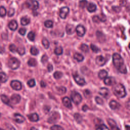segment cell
<instances>
[{"mask_svg":"<svg viewBox=\"0 0 130 130\" xmlns=\"http://www.w3.org/2000/svg\"><path fill=\"white\" fill-rule=\"evenodd\" d=\"M8 27L11 30H13V31L15 30L18 27V24L17 21L15 20H11L8 24Z\"/></svg>","mask_w":130,"mask_h":130,"instance_id":"19","label":"cell"},{"mask_svg":"<svg viewBox=\"0 0 130 130\" xmlns=\"http://www.w3.org/2000/svg\"><path fill=\"white\" fill-rule=\"evenodd\" d=\"M8 66L12 70H16L18 69L20 64V61L15 57H12L10 58L8 62Z\"/></svg>","mask_w":130,"mask_h":130,"instance_id":"3","label":"cell"},{"mask_svg":"<svg viewBox=\"0 0 130 130\" xmlns=\"http://www.w3.org/2000/svg\"><path fill=\"white\" fill-rule=\"evenodd\" d=\"M87 9L88 12H93L96 10V6L94 4H93L92 3H90L88 4V5L87 6Z\"/></svg>","mask_w":130,"mask_h":130,"instance_id":"22","label":"cell"},{"mask_svg":"<svg viewBox=\"0 0 130 130\" xmlns=\"http://www.w3.org/2000/svg\"><path fill=\"white\" fill-rule=\"evenodd\" d=\"M63 53V49L61 47H57L54 49V53L57 55H60Z\"/></svg>","mask_w":130,"mask_h":130,"instance_id":"29","label":"cell"},{"mask_svg":"<svg viewBox=\"0 0 130 130\" xmlns=\"http://www.w3.org/2000/svg\"><path fill=\"white\" fill-rule=\"evenodd\" d=\"M44 25L47 28H51L53 27V22L50 20H47L45 21L44 22Z\"/></svg>","mask_w":130,"mask_h":130,"instance_id":"33","label":"cell"},{"mask_svg":"<svg viewBox=\"0 0 130 130\" xmlns=\"http://www.w3.org/2000/svg\"><path fill=\"white\" fill-rule=\"evenodd\" d=\"M15 13V10L13 8H10L8 11V15L9 17H12Z\"/></svg>","mask_w":130,"mask_h":130,"instance_id":"48","label":"cell"},{"mask_svg":"<svg viewBox=\"0 0 130 130\" xmlns=\"http://www.w3.org/2000/svg\"><path fill=\"white\" fill-rule=\"evenodd\" d=\"M83 93H84V96H85V97H86L87 98H88V97H89V95H90V91L89 90H88V89L85 90L84 91Z\"/></svg>","mask_w":130,"mask_h":130,"instance_id":"51","label":"cell"},{"mask_svg":"<svg viewBox=\"0 0 130 130\" xmlns=\"http://www.w3.org/2000/svg\"><path fill=\"white\" fill-rule=\"evenodd\" d=\"M27 38L30 41H34L35 40V33L32 31H30L27 35Z\"/></svg>","mask_w":130,"mask_h":130,"instance_id":"36","label":"cell"},{"mask_svg":"<svg viewBox=\"0 0 130 130\" xmlns=\"http://www.w3.org/2000/svg\"><path fill=\"white\" fill-rule=\"evenodd\" d=\"M53 69V66H52L51 64L49 63V64H48V66H47V70H48V71L49 72H51L52 71Z\"/></svg>","mask_w":130,"mask_h":130,"instance_id":"52","label":"cell"},{"mask_svg":"<svg viewBox=\"0 0 130 130\" xmlns=\"http://www.w3.org/2000/svg\"><path fill=\"white\" fill-rule=\"evenodd\" d=\"M108 124L109 125L111 130H120L119 127L117 126V125L116 122L112 119L109 118L107 120Z\"/></svg>","mask_w":130,"mask_h":130,"instance_id":"10","label":"cell"},{"mask_svg":"<svg viewBox=\"0 0 130 130\" xmlns=\"http://www.w3.org/2000/svg\"><path fill=\"white\" fill-rule=\"evenodd\" d=\"M0 84H1V82H0Z\"/></svg>","mask_w":130,"mask_h":130,"instance_id":"60","label":"cell"},{"mask_svg":"<svg viewBox=\"0 0 130 130\" xmlns=\"http://www.w3.org/2000/svg\"><path fill=\"white\" fill-rule=\"evenodd\" d=\"M0 130H4V129H2V128H0Z\"/></svg>","mask_w":130,"mask_h":130,"instance_id":"57","label":"cell"},{"mask_svg":"<svg viewBox=\"0 0 130 130\" xmlns=\"http://www.w3.org/2000/svg\"><path fill=\"white\" fill-rule=\"evenodd\" d=\"M0 116H1V114H0Z\"/></svg>","mask_w":130,"mask_h":130,"instance_id":"59","label":"cell"},{"mask_svg":"<svg viewBox=\"0 0 130 130\" xmlns=\"http://www.w3.org/2000/svg\"><path fill=\"white\" fill-rule=\"evenodd\" d=\"M95 62L99 66H103L106 63L105 58L102 55L98 56L95 58Z\"/></svg>","mask_w":130,"mask_h":130,"instance_id":"12","label":"cell"},{"mask_svg":"<svg viewBox=\"0 0 130 130\" xmlns=\"http://www.w3.org/2000/svg\"><path fill=\"white\" fill-rule=\"evenodd\" d=\"M76 31L77 35L79 37H83L85 34V28L83 25L81 24L77 26L76 28Z\"/></svg>","mask_w":130,"mask_h":130,"instance_id":"9","label":"cell"},{"mask_svg":"<svg viewBox=\"0 0 130 130\" xmlns=\"http://www.w3.org/2000/svg\"><path fill=\"white\" fill-rule=\"evenodd\" d=\"M74 118L76 122L78 123H80L82 120V117L81 115L79 113H75L74 114Z\"/></svg>","mask_w":130,"mask_h":130,"instance_id":"30","label":"cell"},{"mask_svg":"<svg viewBox=\"0 0 130 130\" xmlns=\"http://www.w3.org/2000/svg\"><path fill=\"white\" fill-rule=\"evenodd\" d=\"M104 82L107 85H112L115 83V80L112 77H106L104 79Z\"/></svg>","mask_w":130,"mask_h":130,"instance_id":"17","label":"cell"},{"mask_svg":"<svg viewBox=\"0 0 130 130\" xmlns=\"http://www.w3.org/2000/svg\"><path fill=\"white\" fill-rule=\"evenodd\" d=\"M73 78L74 79V80L75 82L80 86H83L85 84L86 82L84 80V78L82 77L81 76L78 75V74H74L73 75Z\"/></svg>","mask_w":130,"mask_h":130,"instance_id":"6","label":"cell"},{"mask_svg":"<svg viewBox=\"0 0 130 130\" xmlns=\"http://www.w3.org/2000/svg\"><path fill=\"white\" fill-rule=\"evenodd\" d=\"M80 49H81V50L83 52H85V53L88 52V51H89L88 46L86 44H82L81 45Z\"/></svg>","mask_w":130,"mask_h":130,"instance_id":"35","label":"cell"},{"mask_svg":"<svg viewBox=\"0 0 130 130\" xmlns=\"http://www.w3.org/2000/svg\"><path fill=\"white\" fill-rule=\"evenodd\" d=\"M66 32L68 35H72L74 34L76 30V28H75L74 26L72 24H68L66 26Z\"/></svg>","mask_w":130,"mask_h":130,"instance_id":"18","label":"cell"},{"mask_svg":"<svg viewBox=\"0 0 130 130\" xmlns=\"http://www.w3.org/2000/svg\"><path fill=\"white\" fill-rule=\"evenodd\" d=\"M8 80V76L4 72H0V82L5 83Z\"/></svg>","mask_w":130,"mask_h":130,"instance_id":"25","label":"cell"},{"mask_svg":"<svg viewBox=\"0 0 130 130\" xmlns=\"http://www.w3.org/2000/svg\"><path fill=\"white\" fill-rule=\"evenodd\" d=\"M113 92L114 94L119 98H124L126 94L124 86L120 83L116 84L114 86L113 88Z\"/></svg>","mask_w":130,"mask_h":130,"instance_id":"2","label":"cell"},{"mask_svg":"<svg viewBox=\"0 0 130 130\" xmlns=\"http://www.w3.org/2000/svg\"><path fill=\"white\" fill-rule=\"evenodd\" d=\"M57 89H58L59 92L61 93V94H63L66 92V88L64 87L61 86V87H58Z\"/></svg>","mask_w":130,"mask_h":130,"instance_id":"47","label":"cell"},{"mask_svg":"<svg viewBox=\"0 0 130 130\" xmlns=\"http://www.w3.org/2000/svg\"><path fill=\"white\" fill-rule=\"evenodd\" d=\"M109 107L113 110H116L119 109L120 107V105L115 100H112L109 103Z\"/></svg>","mask_w":130,"mask_h":130,"instance_id":"20","label":"cell"},{"mask_svg":"<svg viewBox=\"0 0 130 130\" xmlns=\"http://www.w3.org/2000/svg\"><path fill=\"white\" fill-rule=\"evenodd\" d=\"M9 50L12 52H16L17 50V47L14 44H11L9 46Z\"/></svg>","mask_w":130,"mask_h":130,"instance_id":"44","label":"cell"},{"mask_svg":"<svg viewBox=\"0 0 130 130\" xmlns=\"http://www.w3.org/2000/svg\"><path fill=\"white\" fill-rule=\"evenodd\" d=\"M48 56L44 54V55L42 56V57L41 58V62L43 64H44V63H45L48 61Z\"/></svg>","mask_w":130,"mask_h":130,"instance_id":"46","label":"cell"},{"mask_svg":"<svg viewBox=\"0 0 130 130\" xmlns=\"http://www.w3.org/2000/svg\"><path fill=\"white\" fill-rule=\"evenodd\" d=\"M6 13L7 11L6 8L3 6L0 7V16L4 17L6 15Z\"/></svg>","mask_w":130,"mask_h":130,"instance_id":"38","label":"cell"},{"mask_svg":"<svg viewBox=\"0 0 130 130\" xmlns=\"http://www.w3.org/2000/svg\"><path fill=\"white\" fill-rule=\"evenodd\" d=\"M69 12V8L67 7L61 8L59 12V16L62 19H65Z\"/></svg>","mask_w":130,"mask_h":130,"instance_id":"8","label":"cell"},{"mask_svg":"<svg viewBox=\"0 0 130 130\" xmlns=\"http://www.w3.org/2000/svg\"><path fill=\"white\" fill-rule=\"evenodd\" d=\"M14 120L15 121V122H16L17 123H23L25 120L24 117L22 115H21V114H20L19 113H15L14 114Z\"/></svg>","mask_w":130,"mask_h":130,"instance_id":"14","label":"cell"},{"mask_svg":"<svg viewBox=\"0 0 130 130\" xmlns=\"http://www.w3.org/2000/svg\"><path fill=\"white\" fill-rule=\"evenodd\" d=\"M51 130H64L63 127L59 125H54L50 127Z\"/></svg>","mask_w":130,"mask_h":130,"instance_id":"41","label":"cell"},{"mask_svg":"<svg viewBox=\"0 0 130 130\" xmlns=\"http://www.w3.org/2000/svg\"><path fill=\"white\" fill-rule=\"evenodd\" d=\"M60 1H63V0H60Z\"/></svg>","mask_w":130,"mask_h":130,"instance_id":"58","label":"cell"},{"mask_svg":"<svg viewBox=\"0 0 130 130\" xmlns=\"http://www.w3.org/2000/svg\"><path fill=\"white\" fill-rule=\"evenodd\" d=\"M59 118V115L58 113L54 112L52 113L51 115L48 118V122L50 123L55 122Z\"/></svg>","mask_w":130,"mask_h":130,"instance_id":"11","label":"cell"},{"mask_svg":"<svg viewBox=\"0 0 130 130\" xmlns=\"http://www.w3.org/2000/svg\"><path fill=\"white\" fill-rule=\"evenodd\" d=\"M125 129L126 130H129V125H125Z\"/></svg>","mask_w":130,"mask_h":130,"instance_id":"56","label":"cell"},{"mask_svg":"<svg viewBox=\"0 0 130 130\" xmlns=\"http://www.w3.org/2000/svg\"><path fill=\"white\" fill-rule=\"evenodd\" d=\"M108 76V72L105 70H101L98 73V76L100 79H105Z\"/></svg>","mask_w":130,"mask_h":130,"instance_id":"24","label":"cell"},{"mask_svg":"<svg viewBox=\"0 0 130 130\" xmlns=\"http://www.w3.org/2000/svg\"><path fill=\"white\" fill-rule=\"evenodd\" d=\"M92 21L95 23H99L100 21V18L98 16H94L92 17Z\"/></svg>","mask_w":130,"mask_h":130,"instance_id":"49","label":"cell"},{"mask_svg":"<svg viewBox=\"0 0 130 130\" xmlns=\"http://www.w3.org/2000/svg\"><path fill=\"white\" fill-rule=\"evenodd\" d=\"M96 130H109V129L106 125H105L104 124H102L99 125L96 127Z\"/></svg>","mask_w":130,"mask_h":130,"instance_id":"37","label":"cell"},{"mask_svg":"<svg viewBox=\"0 0 130 130\" xmlns=\"http://www.w3.org/2000/svg\"><path fill=\"white\" fill-rule=\"evenodd\" d=\"M21 100V97L20 95L18 94H13L11 96L10 101L13 104H17L19 103Z\"/></svg>","mask_w":130,"mask_h":130,"instance_id":"13","label":"cell"},{"mask_svg":"<svg viewBox=\"0 0 130 130\" xmlns=\"http://www.w3.org/2000/svg\"><path fill=\"white\" fill-rule=\"evenodd\" d=\"M90 48L92 50V51L95 53H97L100 51V49L95 45L93 44H91L90 45Z\"/></svg>","mask_w":130,"mask_h":130,"instance_id":"42","label":"cell"},{"mask_svg":"<svg viewBox=\"0 0 130 130\" xmlns=\"http://www.w3.org/2000/svg\"><path fill=\"white\" fill-rule=\"evenodd\" d=\"M1 98L4 103H5V104H7L9 106L10 105V101L9 99H8V98L6 95H5L4 94H2L1 95Z\"/></svg>","mask_w":130,"mask_h":130,"instance_id":"27","label":"cell"},{"mask_svg":"<svg viewBox=\"0 0 130 130\" xmlns=\"http://www.w3.org/2000/svg\"><path fill=\"white\" fill-rule=\"evenodd\" d=\"M53 76L54 77L55 79H59L60 78H61L62 76V73L60 72L59 71H56L55 72L54 74H53Z\"/></svg>","mask_w":130,"mask_h":130,"instance_id":"39","label":"cell"},{"mask_svg":"<svg viewBox=\"0 0 130 130\" xmlns=\"http://www.w3.org/2000/svg\"><path fill=\"white\" fill-rule=\"evenodd\" d=\"M87 4V2L86 0H82L80 1L79 2V6L80 8H84L86 6V5Z\"/></svg>","mask_w":130,"mask_h":130,"instance_id":"43","label":"cell"},{"mask_svg":"<svg viewBox=\"0 0 130 130\" xmlns=\"http://www.w3.org/2000/svg\"><path fill=\"white\" fill-rule=\"evenodd\" d=\"M27 64L30 67H35L37 65V61L35 58H30L28 60Z\"/></svg>","mask_w":130,"mask_h":130,"instance_id":"28","label":"cell"},{"mask_svg":"<svg viewBox=\"0 0 130 130\" xmlns=\"http://www.w3.org/2000/svg\"><path fill=\"white\" fill-rule=\"evenodd\" d=\"M42 43L45 49H48L49 47V45H50L49 42L48 41V40L47 39H46V38L43 39L42 41Z\"/></svg>","mask_w":130,"mask_h":130,"instance_id":"31","label":"cell"},{"mask_svg":"<svg viewBox=\"0 0 130 130\" xmlns=\"http://www.w3.org/2000/svg\"><path fill=\"white\" fill-rule=\"evenodd\" d=\"M27 7L32 10H36L39 8V4L36 0H27L26 2Z\"/></svg>","mask_w":130,"mask_h":130,"instance_id":"5","label":"cell"},{"mask_svg":"<svg viewBox=\"0 0 130 130\" xmlns=\"http://www.w3.org/2000/svg\"><path fill=\"white\" fill-rule=\"evenodd\" d=\"M112 61L114 66L120 73L122 74H126L127 73L124 60L119 54L117 53H114L112 55Z\"/></svg>","mask_w":130,"mask_h":130,"instance_id":"1","label":"cell"},{"mask_svg":"<svg viewBox=\"0 0 130 130\" xmlns=\"http://www.w3.org/2000/svg\"><path fill=\"white\" fill-rule=\"evenodd\" d=\"M88 109V107L87 105H84L82 107V110L84 111H85L87 110V109Z\"/></svg>","mask_w":130,"mask_h":130,"instance_id":"55","label":"cell"},{"mask_svg":"<svg viewBox=\"0 0 130 130\" xmlns=\"http://www.w3.org/2000/svg\"><path fill=\"white\" fill-rule=\"evenodd\" d=\"M95 101L96 103L99 105H103V100L99 96H96L95 98Z\"/></svg>","mask_w":130,"mask_h":130,"instance_id":"45","label":"cell"},{"mask_svg":"<svg viewBox=\"0 0 130 130\" xmlns=\"http://www.w3.org/2000/svg\"><path fill=\"white\" fill-rule=\"evenodd\" d=\"M40 85H41V87H44L46 86V84H45V83L43 81H41V82H40Z\"/></svg>","mask_w":130,"mask_h":130,"instance_id":"54","label":"cell"},{"mask_svg":"<svg viewBox=\"0 0 130 130\" xmlns=\"http://www.w3.org/2000/svg\"><path fill=\"white\" fill-rule=\"evenodd\" d=\"M62 103L63 105L68 108L71 109L72 107V105L71 100L67 96H65L62 99Z\"/></svg>","mask_w":130,"mask_h":130,"instance_id":"16","label":"cell"},{"mask_svg":"<svg viewBox=\"0 0 130 130\" xmlns=\"http://www.w3.org/2000/svg\"><path fill=\"white\" fill-rule=\"evenodd\" d=\"M20 22L21 25H26L27 24H28L30 22V19L26 17H22L21 20H20Z\"/></svg>","mask_w":130,"mask_h":130,"instance_id":"26","label":"cell"},{"mask_svg":"<svg viewBox=\"0 0 130 130\" xmlns=\"http://www.w3.org/2000/svg\"><path fill=\"white\" fill-rule=\"evenodd\" d=\"M71 97L73 102L76 105L79 104L82 100L81 94L76 91L72 92Z\"/></svg>","mask_w":130,"mask_h":130,"instance_id":"4","label":"cell"},{"mask_svg":"<svg viewBox=\"0 0 130 130\" xmlns=\"http://www.w3.org/2000/svg\"><path fill=\"white\" fill-rule=\"evenodd\" d=\"M27 85L29 87H32L35 86L36 82H35V80L34 79H30L29 80H28L27 81Z\"/></svg>","mask_w":130,"mask_h":130,"instance_id":"40","label":"cell"},{"mask_svg":"<svg viewBox=\"0 0 130 130\" xmlns=\"http://www.w3.org/2000/svg\"><path fill=\"white\" fill-rule=\"evenodd\" d=\"M74 58L78 62L82 61L84 60V56L80 53L76 52L74 54Z\"/></svg>","mask_w":130,"mask_h":130,"instance_id":"23","label":"cell"},{"mask_svg":"<svg viewBox=\"0 0 130 130\" xmlns=\"http://www.w3.org/2000/svg\"><path fill=\"white\" fill-rule=\"evenodd\" d=\"M99 94L105 98H107L109 94V90L106 87H102L99 90Z\"/></svg>","mask_w":130,"mask_h":130,"instance_id":"15","label":"cell"},{"mask_svg":"<svg viewBox=\"0 0 130 130\" xmlns=\"http://www.w3.org/2000/svg\"><path fill=\"white\" fill-rule=\"evenodd\" d=\"M28 118L30 121L32 122H37L39 120V117L37 113H31L28 116Z\"/></svg>","mask_w":130,"mask_h":130,"instance_id":"21","label":"cell"},{"mask_svg":"<svg viewBox=\"0 0 130 130\" xmlns=\"http://www.w3.org/2000/svg\"><path fill=\"white\" fill-rule=\"evenodd\" d=\"M16 52L20 55H23L25 53V48L23 47H19L17 48Z\"/></svg>","mask_w":130,"mask_h":130,"instance_id":"32","label":"cell"},{"mask_svg":"<svg viewBox=\"0 0 130 130\" xmlns=\"http://www.w3.org/2000/svg\"><path fill=\"white\" fill-rule=\"evenodd\" d=\"M18 32L21 35L24 36L26 33V29L24 28H21L19 29Z\"/></svg>","mask_w":130,"mask_h":130,"instance_id":"50","label":"cell"},{"mask_svg":"<svg viewBox=\"0 0 130 130\" xmlns=\"http://www.w3.org/2000/svg\"><path fill=\"white\" fill-rule=\"evenodd\" d=\"M11 87L16 90H20L22 88L21 83L18 80H12L10 83Z\"/></svg>","mask_w":130,"mask_h":130,"instance_id":"7","label":"cell"},{"mask_svg":"<svg viewBox=\"0 0 130 130\" xmlns=\"http://www.w3.org/2000/svg\"><path fill=\"white\" fill-rule=\"evenodd\" d=\"M30 52L33 55H37L39 53V51L38 49L35 47H31V48L30 49Z\"/></svg>","mask_w":130,"mask_h":130,"instance_id":"34","label":"cell"},{"mask_svg":"<svg viewBox=\"0 0 130 130\" xmlns=\"http://www.w3.org/2000/svg\"><path fill=\"white\" fill-rule=\"evenodd\" d=\"M100 19L101 21H105V20H106V16L104 15V14H101V16H99Z\"/></svg>","mask_w":130,"mask_h":130,"instance_id":"53","label":"cell"}]
</instances>
